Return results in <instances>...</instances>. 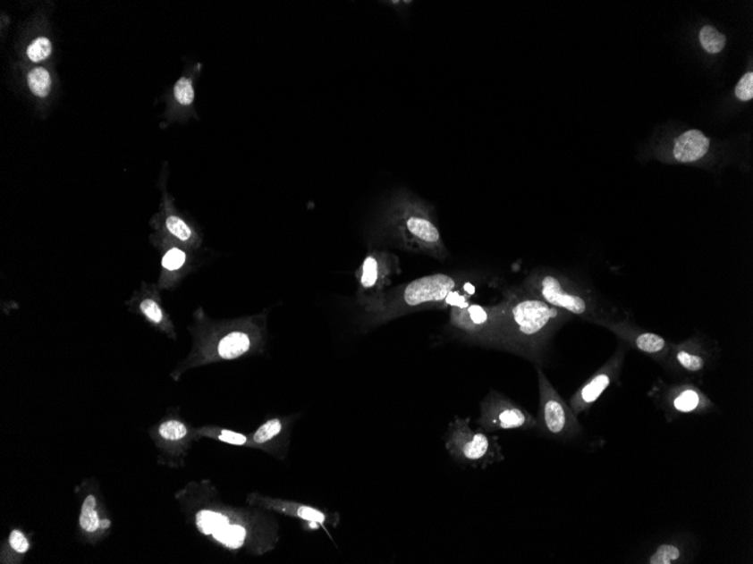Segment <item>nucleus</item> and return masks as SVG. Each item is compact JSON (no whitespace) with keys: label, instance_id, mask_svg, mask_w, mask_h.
<instances>
[{"label":"nucleus","instance_id":"f257e3e1","mask_svg":"<svg viewBox=\"0 0 753 564\" xmlns=\"http://www.w3.org/2000/svg\"><path fill=\"white\" fill-rule=\"evenodd\" d=\"M497 349L521 356L536 366L546 361L553 338L563 325L573 319L512 286L503 292Z\"/></svg>","mask_w":753,"mask_h":564},{"label":"nucleus","instance_id":"f03ea898","mask_svg":"<svg viewBox=\"0 0 753 564\" xmlns=\"http://www.w3.org/2000/svg\"><path fill=\"white\" fill-rule=\"evenodd\" d=\"M375 232L376 240L408 253L440 262L449 257L435 207L408 189L396 190L387 199Z\"/></svg>","mask_w":753,"mask_h":564},{"label":"nucleus","instance_id":"7ed1b4c3","mask_svg":"<svg viewBox=\"0 0 753 564\" xmlns=\"http://www.w3.org/2000/svg\"><path fill=\"white\" fill-rule=\"evenodd\" d=\"M518 286L538 300L568 312L573 319L596 324L621 316V310L605 301L591 285L553 268H536Z\"/></svg>","mask_w":753,"mask_h":564},{"label":"nucleus","instance_id":"20e7f679","mask_svg":"<svg viewBox=\"0 0 753 564\" xmlns=\"http://www.w3.org/2000/svg\"><path fill=\"white\" fill-rule=\"evenodd\" d=\"M465 284L464 275L436 273L397 286L363 310V325L378 327L414 312L440 309L449 295Z\"/></svg>","mask_w":753,"mask_h":564},{"label":"nucleus","instance_id":"39448f33","mask_svg":"<svg viewBox=\"0 0 753 564\" xmlns=\"http://www.w3.org/2000/svg\"><path fill=\"white\" fill-rule=\"evenodd\" d=\"M236 518L218 507H203L194 514V525L203 535L231 551L250 546L255 553L266 554L279 545V522L246 524Z\"/></svg>","mask_w":753,"mask_h":564},{"label":"nucleus","instance_id":"423d86ee","mask_svg":"<svg viewBox=\"0 0 753 564\" xmlns=\"http://www.w3.org/2000/svg\"><path fill=\"white\" fill-rule=\"evenodd\" d=\"M445 449L458 463L486 468L504 461L499 437L470 427V418L456 417L445 434Z\"/></svg>","mask_w":753,"mask_h":564},{"label":"nucleus","instance_id":"0eeeda50","mask_svg":"<svg viewBox=\"0 0 753 564\" xmlns=\"http://www.w3.org/2000/svg\"><path fill=\"white\" fill-rule=\"evenodd\" d=\"M657 409L664 411L665 422L674 423L688 416H704L718 411L717 406L698 383L687 379L669 382L657 379L647 391Z\"/></svg>","mask_w":753,"mask_h":564},{"label":"nucleus","instance_id":"6e6552de","mask_svg":"<svg viewBox=\"0 0 753 564\" xmlns=\"http://www.w3.org/2000/svg\"><path fill=\"white\" fill-rule=\"evenodd\" d=\"M537 377L539 390V408L535 427L537 431L543 436L556 441H572L581 436L583 428L578 415H575L572 408L554 388L540 366H537Z\"/></svg>","mask_w":753,"mask_h":564},{"label":"nucleus","instance_id":"1a4fd4ad","mask_svg":"<svg viewBox=\"0 0 753 564\" xmlns=\"http://www.w3.org/2000/svg\"><path fill=\"white\" fill-rule=\"evenodd\" d=\"M720 351L716 341L695 333L685 341L671 344L662 366L670 375L700 383L716 364Z\"/></svg>","mask_w":753,"mask_h":564},{"label":"nucleus","instance_id":"9d476101","mask_svg":"<svg viewBox=\"0 0 753 564\" xmlns=\"http://www.w3.org/2000/svg\"><path fill=\"white\" fill-rule=\"evenodd\" d=\"M502 302L495 306L466 303L450 307L449 325L457 336L473 344L497 349Z\"/></svg>","mask_w":753,"mask_h":564},{"label":"nucleus","instance_id":"9b49d317","mask_svg":"<svg viewBox=\"0 0 753 564\" xmlns=\"http://www.w3.org/2000/svg\"><path fill=\"white\" fill-rule=\"evenodd\" d=\"M402 273L398 256L387 249H370L356 272L357 299L362 310L374 305Z\"/></svg>","mask_w":753,"mask_h":564},{"label":"nucleus","instance_id":"f8f14e48","mask_svg":"<svg viewBox=\"0 0 753 564\" xmlns=\"http://www.w3.org/2000/svg\"><path fill=\"white\" fill-rule=\"evenodd\" d=\"M478 425L486 433L529 431L536 427V418L503 393L492 390L480 403Z\"/></svg>","mask_w":753,"mask_h":564},{"label":"nucleus","instance_id":"ddd939ff","mask_svg":"<svg viewBox=\"0 0 753 564\" xmlns=\"http://www.w3.org/2000/svg\"><path fill=\"white\" fill-rule=\"evenodd\" d=\"M596 325L607 329L613 333L627 349L639 351V353L647 356L656 363L660 364L661 366L664 363L666 356H668L671 344H673L659 333L640 327L633 319L630 318L629 314L618 316L613 319L598 321Z\"/></svg>","mask_w":753,"mask_h":564},{"label":"nucleus","instance_id":"4468645a","mask_svg":"<svg viewBox=\"0 0 753 564\" xmlns=\"http://www.w3.org/2000/svg\"><path fill=\"white\" fill-rule=\"evenodd\" d=\"M627 350L624 345H618L612 358L573 393L569 405L575 415L588 412L610 387L621 384Z\"/></svg>","mask_w":753,"mask_h":564},{"label":"nucleus","instance_id":"2eb2a0df","mask_svg":"<svg viewBox=\"0 0 753 564\" xmlns=\"http://www.w3.org/2000/svg\"><path fill=\"white\" fill-rule=\"evenodd\" d=\"M250 502H252L258 509L274 511L275 514L300 520L311 529L324 528V531L327 534V527H336L340 524L339 513H331V511L320 509L318 507L288 501V499L253 494Z\"/></svg>","mask_w":753,"mask_h":564},{"label":"nucleus","instance_id":"dca6fc26","mask_svg":"<svg viewBox=\"0 0 753 564\" xmlns=\"http://www.w3.org/2000/svg\"><path fill=\"white\" fill-rule=\"evenodd\" d=\"M298 417V415H288L267 419L250 436V446L262 449L274 455L279 461H284L288 457L290 442Z\"/></svg>","mask_w":753,"mask_h":564},{"label":"nucleus","instance_id":"f3484780","mask_svg":"<svg viewBox=\"0 0 753 564\" xmlns=\"http://www.w3.org/2000/svg\"><path fill=\"white\" fill-rule=\"evenodd\" d=\"M694 537L679 535L671 537L656 546L647 559V564H681L691 561L694 553Z\"/></svg>","mask_w":753,"mask_h":564},{"label":"nucleus","instance_id":"a211bd4d","mask_svg":"<svg viewBox=\"0 0 753 564\" xmlns=\"http://www.w3.org/2000/svg\"><path fill=\"white\" fill-rule=\"evenodd\" d=\"M709 150V139L698 130H690L677 139L673 158L678 163L694 164L702 160Z\"/></svg>","mask_w":753,"mask_h":564},{"label":"nucleus","instance_id":"6ab92c4d","mask_svg":"<svg viewBox=\"0 0 753 564\" xmlns=\"http://www.w3.org/2000/svg\"><path fill=\"white\" fill-rule=\"evenodd\" d=\"M253 346L252 333L241 329H233L219 338L216 344V355L224 361H231L248 354L252 350Z\"/></svg>","mask_w":753,"mask_h":564},{"label":"nucleus","instance_id":"aec40b11","mask_svg":"<svg viewBox=\"0 0 753 564\" xmlns=\"http://www.w3.org/2000/svg\"><path fill=\"white\" fill-rule=\"evenodd\" d=\"M201 436H207L211 438H217L220 442H226V444L235 445V446H246L250 445V440L248 436L243 435V434L228 431V429H222L217 427H203L199 431Z\"/></svg>","mask_w":753,"mask_h":564},{"label":"nucleus","instance_id":"412c9836","mask_svg":"<svg viewBox=\"0 0 753 564\" xmlns=\"http://www.w3.org/2000/svg\"><path fill=\"white\" fill-rule=\"evenodd\" d=\"M700 43L708 54H718L724 49L726 38L711 25L704 26L699 34Z\"/></svg>","mask_w":753,"mask_h":564},{"label":"nucleus","instance_id":"4be33fe9","mask_svg":"<svg viewBox=\"0 0 753 564\" xmlns=\"http://www.w3.org/2000/svg\"><path fill=\"white\" fill-rule=\"evenodd\" d=\"M159 436L168 442H179L189 437V428L181 420L170 419L160 425Z\"/></svg>","mask_w":753,"mask_h":564},{"label":"nucleus","instance_id":"5701e85b","mask_svg":"<svg viewBox=\"0 0 753 564\" xmlns=\"http://www.w3.org/2000/svg\"><path fill=\"white\" fill-rule=\"evenodd\" d=\"M29 86L34 95L46 97L50 93L51 78L49 72L43 68L34 69L29 75Z\"/></svg>","mask_w":753,"mask_h":564},{"label":"nucleus","instance_id":"b1692460","mask_svg":"<svg viewBox=\"0 0 753 564\" xmlns=\"http://www.w3.org/2000/svg\"><path fill=\"white\" fill-rule=\"evenodd\" d=\"M174 97L177 103L182 106L192 105L196 93H194L193 82L188 77H182L174 86Z\"/></svg>","mask_w":753,"mask_h":564},{"label":"nucleus","instance_id":"393cba45","mask_svg":"<svg viewBox=\"0 0 753 564\" xmlns=\"http://www.w3.org/2000/svg\"><path fill=\"white\" fill-rule=\"evenodd\" d=\"M166 227L173 236L181 241H190L193 238L192 229L180 216L171 215L166 220Z\"/></svg>","mask_w":753,"mask_h":564},{"label":"nucleus","instance_id":"a878e982","mask_svg":"<svg viewBox=\"0 0 753 564\" xmlns=\"http://www.w3.org/2000/svg\"><path fill=\"white\" fill-rule=\"evenodd\" d=\"M51 52V42L46 38H37V40L32 42V45L28 47L29 58L34 63H40L43 62V60L49 58Z\"/></svg>","mask_w":753,"mask_h":564},{"label":"nucleus","instance_id":"bb28decb","mask_svg":"<svg viewBox=\"0 0 753 564\" xmlns=\"http://www.w3.org/2000/svg\"><path fill=\"white\" fill-rule=\"evenodd\" d=\"M188 256L180 248L168 250L163 258V267L170 272L180 271L184 266Z\"/></svg>","mask_w":753,"mask_h":564},{"label":"nucleus","instance_id":"cd10ccee","mask_svg":"<svg viewBox=\"0 0 753 564\" xmlns=\"http://www.w3.org/2000/svg\"><path fill=\"white\" fill-rule=\"evenodd\" d=\"M735 95L742 102L751 101L753 97V73L748 72L735 87Z\"/></svg>","mask_w":753,"mask_h":564},{"label":"nucleus","instance_id":"c85d7f7f","mask_svg":"<svg viewBox=\"0 0 753 564\" xmlns=\"http://www.w3.org/2000/svg\"><path fill=\"white\" fill-rule=\"evenodd\" d=\"M80 524L81 528L89 533L97 532V528L101 527V520L95 510L81 511Z\"/></svg>","mask_w":753,"mask_h":564},{"label":"nucleus","instance_id":"c756f323","mask_svg":"<svg viewBox=\"0 0 753 564\" xmlns=\"http://www.w3.org/2000/svg\"><path fill=\"white\" fill-rule=\"evenodd\" d=\"M140 309L142 314H144L150 321H153V323H162L164 319L162 307H160L154 300H145L141 303Z\"/></svg>","mask_w":753,"mask_h":564},{"label":"nucleus","instance_id":"7c9ffc66","mask_svg":"<svg viewBox=\"0 0 753 564\" xmlns=\"http://www.w3.org/2000/svg\"><path fill=\"white\" fill-rule=\"evenodd\" d=\"M10 544L13 550L19 553L28 552L30 548L28 539H26L24 534L20 531H13L11 533Z\"/></svg>","mask_w":753,"mask_h":564},{"label":"nucleus","instance_id":"2f4dec72","mask_svg":"<svg viewBox=\"0 0 753 564\" xmlns=\"http://www.w3.org/2000/svg\"><path fill=\"white\" fill-rule=\"evenodd\" d=\"M97 509V499L94 496H89L85 499L81 511L95 510Z\"/></svg>","mask_w":753,"mask_h":564},{"label":"nucleus","instance_id":"473e14b6","mask_svg":"<svg viewBox=\"0 0 753 564\" xmlns=\"http://www.w3.org/2000/svg\"><path fill=\"white\" fill-rule=\"evenodd\" d=\"M412 2H387L386 5L395 8V10L401 7V12H402L405 11V7L412 6Z\"/></svg>","mask_w":753,"mask_h":564},{"label":"nucleus","instance_id":"72a5a7b5","mask_svg":"<svg viewBox=\"0 0 753 564\" xmlns=\"http://www.w3.org/2000/svg\"><path fill=\"white\" fill-rule=\"evenodd\" d=\"M110 525H111L110 520H106V519L101 520V527L102 528H104V529L109 528Z\"/></svg>","mask_w":753,"mask_h":564}]
</instances>
